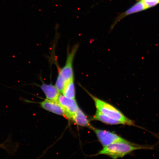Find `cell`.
Wrapping results in <instances>:
<instances>
[{
  "label": "cell",
  "instance_id": "9",
  "mask_svg": "<svg viewBox=\"0 0 159 159\" xmlns=\"http://www.w3.org/2000/svg\"><path fill=\"white\" fill-rule=\"evenodd\" d=\"M71 120L74 121L75 124L79 126L87 127L91 129L93 128L89 123V121L86 115L79 108Z\"/></svg>",
  "mask_w": 159,
  "mask_h": 159
},
{
  "label": "cell",
  "instance_id": "2",
  "mask_svg": "<svg viewBox=\"0 0 159 159\" xmlns=\"http://www.w3.org/2000/svg\"><path fill=\"white\" fill-rule=\"evenodd\" d=\"M79 47V45H75L71 48V50H68L66 61L64 66L61 68H58V75L56 82L55 86L60 93L62 92L67 83L74 79L73 61Z\"/></svg>",
  "mask_w": 159,
  "mask_h": 159
},
{
  "label": "cell",
  "instance_id": "11",
  "mask_svg": "<svg viewBox=\"0 0 159 159\" xmlns=\"http://www.w3.org/2000/svg\"><path fill=\"white\" fill-rule=\"evenodd\" d=\"M74 80H72L66 83L61 92L63 95L67 98L75 99V91Z\"/></svg>",
  "mask_w": 159,
  "mask_h": 159
},
{
  "label": "cell",
  "instance_id": "3",
  "mask_svg": "<svg viewBox=\"0 0 159 159\" xmlns=\"http://www.w3.org/2000/svg\"><path fill=\"white\" fill-rule=\"evenodd\" d=\"M87 93L94 101L97 110L107 116L120 121L123 125L135 126L134 121L128 118L116 107Z\"/></svg>",
  "mask_w": 159,
  "mask_h": 159
},
{
  "label": "cell",
  "instance_id": "1",
  "mask_svg": "<svg viewBox=\"0 0 159 159\" xmlns=\"http://www.w3.org/2000/svg\"><path fill=\"white\" fill-rule=\"evenodd\" d=\"M150 149H152V148L134 144L130 142L115 143L103 147L102 149L95 156L105 155L113 159H116L124 157L135 151Z\"/></svg>",
  "mask_w": 159,
  "mask_h": 159
},
{
  "label": "cell",
  "instance_id": "5",
  "mask_svg": "<svg viewBox=\"0 0 159 159\" xmlns=\"http://www.w3.org/2000/svg\"><path fill=\"white\" fill-rule=\"evenodd\" d=\"M58 102L64 111L65 118L71 120L79 108L75 99L68 98L60 94Z\"/></svg>",
  "mask_w": 159,
  "mask_h": 159
},
{
  "label": "cell",
  "instance_id": "6",
  "mask_svg": "<svg viewBox=\"0 0 159 159\" xmlns=\"http://www.w3.org/2000/svg\"><path fill=\"white\" fill-rule=\"evenodd\" d=\"M138 2L135 3L132 7L129 8L126 11L124 12L117 17L114 22L113 23L111 26V30L114 28L115 25L118 23L121 20L128 16L134 14L139 12L144 11L147 9L143 3L141 1H138Z\"/></svg>",
  "mask_w": 159,
  "mask_h": 159
},
{
  "label": "cell",
  "instance_id": "12",
  "mask_svg": "<svg viewBox=\"0 0 159 159\" xmlns=\"http://www.w3.org/2000/svg\"><path fill=\"white\" fill-rule=\"evenodd\" d=\"M136 1H142L143 3L147 9L159 4V0H136Z\"/></svg>",
  "mask_w": 159,
  "mask_h": 159
},
{
  "label": "cell",
  "instance_id": "4",
  "mask_svg": "<svg viewBox=\"0 0 159 159\" xmlns=\"http://www.w3.org/2000/svg\"><path fill=\"white\" fill-rule=\"evenodd\" d=\"M92 130L94 131L99 142L103 147L115 143L129 142L115 133L110 131L102 130L94 127Z\"/></svg>",
  "mask_w": 159,
  "mask_h": 159
},
{
  "label": "cell",
  "instance_id": "8",
  "mask_svg": "<svg viewBox=\"0 0 159 159\" xmlns=\"http://www.w3.org/2000/svg\"><path fill=\"white\" fill-rule=\"evenodd\" d=\"M40 87L46 97V99L58 102L59 97L60 94L55 85L54 86L51 84H46L43 83Z\"/></svg>",
  "mask_w": 159,
  "mask_h": 159
},
{
  "label": "cell",
  "instance_id": "7",
  "mask_svg": "<svg viewBox=\"0 0 159 159\" xmlns=\"http://www.w3.org/2000/svg\"><path fill=\"white\" fill-rule=\"evenodd\" d=\"M40 104L45 110L53 114L65 117L64 111L58 102L46 99Z\"/></svg>",
  "mask_w": 159,
  "mask_h": 159
},
{
  "label": "cell",
  "instance_id": "10",
  "mask_svg": "<svg viewBox=\"0 0 159 159\" xmlns=\"http://www.w3.org/2000/svg\"><path fill=\"white\" fill-rule=\"evenodd\" d=\"M92 120L100 121L104 124L107 125H123L122 123L120 121L107 116L97 110L94 116L93 117Z\"/></svg>",
  "mask_w": 159,
  "mask_h": 159
}]
</instances>
